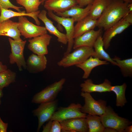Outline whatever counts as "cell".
<instances>
[{"mask_svg":"<svg viewBox=\"0 0 132 132\" xmlns=\"http://www.w3.org/2000/svg\"><path fill=\"white\" fill-rule=\"evenodd\" d=\"M15 73L7 69L0 73V89H2L15 81Z\"/></svg>","mask_w":132,"mask_h":132,"instance_id":"cell-30","label":"cell"},{"mask_svg":"<svg viewBox=\"0 0 132 132\" xmlns=\"http://www.w3.org/2000/svg\"><path fill=\"white\" fill-rule=\"evenodd\" d=\"M62 126L61 132H87L88 128L85 118H72L60 122Z\"/></svg>","mask_w":132,"mask_h":132,"instance_id":"cell-13","label":"cell"},{"mask_svg":"<svg viewBox=\"0 0 132 132\" xmlns=\"http://www.w3.org/2000/svg\"><path fill=\"white\" fill-rule=\"evenodd\" d=\"M80 95L84 98L85 102L81 109L82 113L99 116L105 113L107 107L105 101L101 99L96 100L88 93L82 92Z\"/></svg>","mask_w":132,"mask_h":132,"instance_id":"cell-5","label":"cell"},{"mask_svg":"<svg viewBox=\"0 0 132 132\" xmlns=\"http://www.w3.org/2000/svg\"><path fill=\"white\" fill-rule=\"evenodd\" d=\"M11 48V53L9 58L11 64L16 63L20 71L22 67L26 68V62L23 55V51L26 42V40L17 41L10 38L8 39Z\"/></svg>","mask_w":132,"mask_h":132,"instance_id":"cell-7","label":"cell"},{"mask_svg":"<svg viewBox=\"0 0 132 132\" xmlns=\"http://www.w3.org/2000/svg\"><path fill=\"white\" fill-rule=\"evenodd\" d=\"M128 8L129 11V13H132V3H128Z\"/></svg>","mask_w":132,"mask_h":132,"instance_id":"cell-40","label":"cell"},{"mask_svg":"<svg viewBox=\"0 0 132 132\" xmlns=\"http://www.w3.org/2000/svg\"><path fill=\"white\" fill-rule=\"evenodd\" d=\"M97 20H94L88 15L78 22L74 26V39L92 30L97 26Z\"/></svg>","mask_w":132,"mask_h":132,"instance_id":"cell-21","label":"cell"},{"mask_svg":"<svg viewBox=\"0 0 132 132\" xmlns=\"http://www.w3.org/2000/svg\"><path fill=\"white\" fill-rule=\"evenodd\" d=\"M0 23L12 17L27 16L33 18L37 25H39L40 24V22L38 17V15L40 11V10L33 13H26L25 11L21 12H16L10 9H6L2 7L0 8Z\"/></svg>","mask_w":132,"mask_h":132,"instance_id":"cell-22","label":"cell"},{"mask_svg":"<svg viewBox=\"0 0 132 132\" xmlns=\"http://www.w3.org/2000/svg\"><path fill=\"white\" fill-rule=\"evenodd\" d=\"M62 129V126L59 122L56 120L52 121L51 132H61Z\"/></svg>","mask_w":132,"mask_h":132,"instance_id":"cell-32","label":"cell"},{"mask_svg":"<svg viewBox=\"0 0 132 132\" xmlns=\"http://www.w3.org/2000/svg\"><path fill=\"white\" fill-rule=\"evenodd\" d=\"M36 109L33 111L35 116L38 120L37 131L39 132L43 125L50 120L55 112L57 109L58 102L56 100L42 103Z\"/></svg>","mask_w":132,"mask_h":132,"instance_id":"cell-9","label":"cell"},{"mask_svg":"<svg viewBox=\"0 0 132 132\" xmlns=\"http://www.w3.org/2000/svg\"><path fill=\"white\" fill-rule=\"evenodd\" d=\"M109 63L106 61H102L98 58L91 56L83 62L76 65L77 67L82 69L84 71L82 78H88L92 69L99 66L108 65Z\"/></svg>","mask_w":132,"mask_h":132,"instance_id":"cell-23","label":"cell"},{"mask_svg":"<svg viewBox=\"0 0 132 132\" xmlns=\"http://www.w3.org/2000/svg\"><path fill=\"white\" fill-rule=\"evenodd\" d=\"M111 0H93L88 15L97 20L101 16Z\"/></svg>","mask_w":132,"mask_h":132,"instance_id":"cell-25","label":"cell"},{"mask_svg":"<svg viewBox=\"0 0 132 132\" xmlns=\"http://www.w3.org/2000/svg\"><path fill=\"white\" fill-rule=\"evenodd\" d=\"M18 25V22H14L10 19L0 23V36L9 37L16 40H22Z\"/></svg>","mask_w":132,"mask_h":132,"instance_id":"cell-18","label":"cell"},{"mask_svg":"<svg viewBox=\"0 0 132 132\" xmlns=\"http://www.w3.org/2000/svg\"><path fill=\"white\" fill-rule=\"evenodd\" d=\"M47 13L46 11L42 10L38 15V18L43 22L47 31L57 37L59 42L65 45L66 44L68 41L66 34L61 32L57 29L54 25L53 22L47 17Z\"/></svg>","mask_w":132,"mask_h":132,"instance_id":"cell-16","label":"cell"},{"mask_svg":"<svg viewBox=\"0 0 132 132\" xmlns=\"http://www.w3.org/2000/svg\"><path fill=\"white\" fill-rule=\"evenodd\" d=\"M77 5L80 7L84 8L87 5L92 4L93 0H76Z\"/></svg>","mask_w":132,"mask_h":132,"instance_id":"cell-33","label":"cell"},{"mask_svg":"<svg viewBox=\"0 0 132 132\" xmlns=\"http://www.w3.org/2000/svg\"><path fill=\"white\" fill-rule=\"evenodd\" d=\"M82 106L79 103H71L67 107H60L55 112L50 120L60 122L72 118H85L87 114L81 111Z\"/></svg>","mask_w":132,"mask_h":132,"instance_id":"cell-8","label":"cell"},{"mask_svg":"<svg viewBox=\"0 0 132 132\" xmlns=\"http://www.w3.org/2000/svg\"><path fill=\"white\" fill-rule=\"evenodd\" d=\"M44 7L48 11L56 13L64 12L77 5L76 0H45Z\"/></svg>","mask_w":132,"mask_h":132,"instance_id":"cell-15","label":"cell"},{"mask_svg":"<svg viewBox=\"0 0 132 132\" xmlns=\"http://www.w3.org/2000/svg\"><path fill=\"white\" fill-rule=\"evenodd\" d=\"M88 132H104L105 128L102 123L99 116L88 114L85 117Z\"/></svg>","mask_w":132,"mask_h":132,"instance_id":"cell-26","label":"cell"},{"mask_svg":"<svg viewBox=\"0 0 132 132\" xmlns=\"http://www.w3.org/2000/svg\"><path fill=\"white\" fill-rule=\"evenodd\" d=\"M126 20L131 25L132 24V13H129L124 17Z\"/></svg>","mask_w":132,"mask_h":132,"instance_id":"cell-36","label":"cell"},{"mask_svg":"<svg viewBox=\"0 0 132 132\" xmlns=\"http://www.w3.org/2000/svg\"><path fill=\"white\" fill-rule=\"evenodd\" d=\"M117 132L115 129L110 128H105L104 132Z\"/></svg>","mask_w":132,"mask_h":132,"instance_id":"cell-38","label":"cell"},{"mask_svg":"<svg viewBox=\"0 0 132 132\" xmlns=\"http://www.w3.org/2000/svg\"><path fill=\"white\" fill-rule=\"evenodd\" d=\"M17 3L25 8L26 12L33 13L38 11L39 7L42 2L40 0H16Z\"/></svg>","mask_w":132,"mask_h":132,"instance_id":"cell-29","label":"cell"},{"mask_svg":"<svg viewBox=\"0 0 132 132\" xmlns=\"http://www.w3.org/2000/svg\"><path fill=\"white\" fill-rule=\"evenodd\" d=\"M1 7L6 9H13L18 12L21 11L20 9L23 8V7H19L14 5L11 3L9 0H0V13Z\"/></svg>","mask_w":132,"mask_h":132,"instance_id":"cell-31","label":"cell"},{"mask_svg":"<svg viewBox=\"0 0 132 132\" xmlns=\"http://www.w3.org/2000/svg\"><path fill=\"white\" fill-rule=\"evenodd\" d=\"M123 132H132V126H128L126 128Z\"/></svg>","mask_w":132,"mask_h":132,"instance_id":"cell-39","label":"cell"},{"mask_svg":"<svg viewBox=\"0 0 132 132\" xmlns=\"http://www.w3.org/2000/svg\"><path fill=\"white\" fill-rule=\"evenodd\" d=\"M66 81L62 78L58 81L49 85L33 96L32 102L36 104L50 102L55 100L63 88Z\"/></svg>","mask_w":132,"mask_h":132,"instance_id":"cell-4","label":"cell"},{"mask_svg":"<svg viewBox=\"0 0 132 132\" xmlns=\"http://www.w3.org/2000/svg\"><path fill=\"white\" fill-rule=\"evenodd\" d=\"M75 49L72 52L64 55L57 62V65L64 67L76 65L83 62L91 56L93 57L95 54L93 47L82 46Z\"/></svg>","mask_w":132,"mask_h":132,"instance_id":"cell-2","label":"cell"},{"mask_svg":"<svg viewBox=\"0 0 132 132\" xmlns=\"http://www.w3.org/2000/svg\"><path fill=\"white\" fill-rule=\"evenodd\" d=\"M18 28L21 35L26 38L31 39L47 34L45 27L36 25L25 16L18 17Z\"/></svg>","mask_w":132,"mask_h":132,"instance_id":"cell-6","label":"cell"},{"mask_svg":"<svg viewBox=\"0 0 132 132\" xmlns=\"http://www.w3.org/2000/svg\"><path fill=\"white\" fill-rule=\"evenodd\" d=\"M112 59L116 63L117 66L120 68L121 71L124 77H132V58L121 60L120 58L116 56Z\"/></svg>","mask_w":132,"mask_h":132,"instance_id":"cell-28","label":"cell"},{"mask_svg":"<svg viewBox=\"0 0 132 132\" xmlns=\"http://www.w3.org/2000/svg\"><path fill=\"white\" fill-rule=\"evenodd\" d=\"M131 25L124 17L105 30L102 37L104 48L105 49H108L113 38L122 33Z\"/></svg>","mask_w":132,"mask_h":132,"instance_id":"cell-12","label":"cell"},{"mask_svg":"<svg viewBox=\"0 0 132 132\" xmlns=\"http://www.w3.org/2000/svg\"><path fill=\"white\" fill-rule=\"evenodd\" d=\"M40 1H42V4H43V3H44V1H45V0H40Z\"/></svg>","mask_w":132,"mask_h":132,"instance_id":"cell-43","label":"cell"},{"mask_svg":"<svg viewBox=\"0 0 132 132\" xmlns=\"http://www.w3.org/2000/svg\"><path fill=\"white\" fill-rule=\"evenodd\" d=\"M127 86L124 83L121 85L111 86L110 88L111 91L114 92L116 95V105L117 107H122L127 102L125 96Z\"/></svg>","mask_w":132,"mask_h":132,"instance_id":"cell-27","label":"cell"},{"mask_svg":"<svg viewBox=\"0 0 132 132\" xmlns=\"http://www.w3.org/2000/svg\"><path fill=\"white\" fill-rule=\"evenodd\" d=\"M121 0L127 3H132V0Z\"/></svg>","mask_w":132,"mask_h":132,"instance_id":"cell-41","label":"cell"},{"mask_svg":"<svg viewBox=\"0 0 132 132\" xmlns=\"http://www.w3.org/2000/svg\"><path fill=\"white\" fill-rule=\"evenodd\" d=\"M52 121L50 120L43 127V132H51Z\"/></svg>","mask_w":132,"mask_h":132,"instance_id":"cell-34","label":"cell"},{"mask_svg":"<svg viewBox=\"0 0 132 132\" xmlns=\"http://www.w3.org/2000/svg\"><path fill=\"white\" fill-rule=\"evenodd\" d=\"M6 66L3 65L1 62H0V73L7 69Z\"/></svg>","mask_w":132,"mask_h":132,"instance_id":"cell-37","label":"cell"},{"mask_svg":"<svg viewBox=\"0 0 132 132\" xmlns=\"http://www.w3.org/2000/svg\"><path fill=\"white\" fill-rule=\"evenodd\" d=\"M102 29L99 28L97 30L94 29L89 31L74 39L73 48L87 47H93L98 38L101 35Z\"/></svg>","mask_w":132,"mask_h":132,"instance_id":"cell-14","label":"cell"},{"mask_svg":"<svg viewBox=\"0 0 132 132\" xmlns=\"http://www.w3.org/2000/svg\"><path fill=\"white\" fill-rule=\"evenodd\" d=\"M100 116L105 128H111L117 132H123L130 123L128 120L119 116L110 106L107 107L105 113Z\"/></svg>","mask_w":132,"mask_h":132,"instance_id":"cell-3","label":"cell"},{"mask_svg":"<svg viewBox=\"0 0 132 132\" xmlns=\"http://www.w3.org/2000/svg\"><path fill=\"white\" fill-rule=\"evenodd\" d=\"M2 90V89H0V98H1L3 96Z\"/></svg>","mask_w":132,"mask_h":132,"instance_id":"cell-42","label":"cell"},{"mask_svg":"<svg viewBox=\"0 0 132 132\" xmlns=\"http://www.w3.org/2000/svg\"><path fill=\"white\" fill-rule=\"evenodd\" d=\"M111 86V82L106 79L102 83L96 84L93 83L92 79H88L85 80L84 82L81 83L80 85L82 92L89 93L110 92V88Z\"/></svg>","mask_w":132,"mask_h":132,"instance_id":"cell-20","label":"cell"},{"mask_svg":"<svg viewBox=\"0 0 132 132\" xmlns=\"http://www.w3.org/2000/svg\"><path fill=\"white\" fill-rule=\"evenodd\" d=\"M47 60L45 55L32 54L26 62V68L30 72L36 73L43 71L46 68Z\"/></svg>","mask_w":132,"mask_h":132,"instance_id":"cell-17","label":"cell"},{"mask_svg":"<svg viewBox=\"0 0 132 132\" xmlns=\"http://www.w3.org/2000/svg\"><path fill=\"white\" fill-rule=\"evenodd\" d=\"M8 123H4L0 117V132H7Z\"/></svg>","mask_w":132,"mask_h":132,"instance_id":"cell-35","label":"cell"},{"mask_svg":"<svg viewBox=\"0 0 132 132\" xmlns=\"http://www.w3.org/2000/svg\"><path fill=\"white\" fill-rule=\"evenodd\" d=\"M128 4L121 0H111L97 20V26L105 31L118 22L129 13Z\"/></svg>","mask_w":132,"mask_h":132,"instance_id":"cell-1","label":"cell"},{"mask_svg":"<svg viewBox=\"0 0 132 132\" xmlns=\"http://www.w3.org/2000/svg\"><path fill=\"white\" fill-rule=\"evenodd\" d=\"M95 54L93 57L100 59H103L112 65H117L116 63L111 58L109 55L104 50L102 37L100 36L97 39L94 45Z\"/></svg>","mask_w":132,"mask_h":132,"instance_id":"cell-24","label":"cell"},{"mask_svg":"<svg viewBox=\"0 0 132 132\" xmlns=\"http://www.w3.org/2000/svg\"><path fill=\"white\" fill-rule=\"evenodd\" d=\"M47 14L49 17L62 25L65 28L67 40V46L66 51L64 55L70 52L73 48L74 39L73 38L75 22L72 18L64 17L59 16L55 14L53 12L48 11Z\"/></svg>","mask_w":132,"mask_h":132,"instance_id":"cell-10","label":"cell"},{"mask_svg":"<svg viewBox=\"0 0 132 132\" xmlns=\"http://www.w3.org/2000/svg\"><path fill=\"white\" fill-rule=\"evenodd\" d=\"M91 6V4H90L84 8H82L77 5L64 12L56 14L59 16L64 17H71L75 22H77L88 15Z\"/></svg>","mask_w":132,"mask_h":132,"instance_id":"cell-19","label":"cell"},{"mask_svg":"<svg viewBox=\"0 0 132 132\" xmlns=\"http://www.w3.org/2000/svg\"><path fill=\"white\" fill-rule=\"evenodd\" d=\"M52 38L51 35L46 34L29 39L28 48L35 54L45 55L48 53L47 47Z\"/></svg>","mask_w":132,"mask_h":132,"instance_id":"cell-11","label":"cell"}]
</instances>
